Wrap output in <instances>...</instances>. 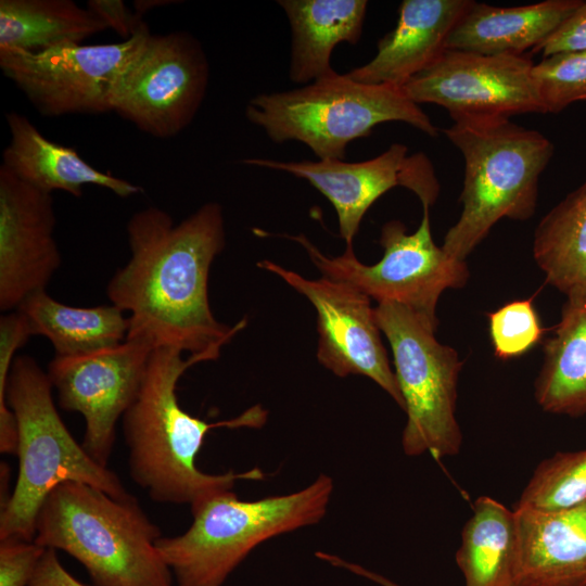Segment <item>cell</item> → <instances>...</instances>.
<instances>
[{
    "mask_svg": "<svg viewBox=\"0 0 586 586\" xmlns=\"http://www.w3.org/2000/svg\"><path fill=\"white\" fill-rule=\"evenodd\" d=\"M126 231L130 258L106 285L111 304L128 314L126 340L216 360L246 324L221 323L209 306V269L226 244L221 205L205 203L179 224L149 206L132 214Z\"/></svg>",
    "mask_w": 586,
    "mask_h": 586,
    "instance_id": "6da1fadb",
    "label": "cell"
},
{
    "mask_svg": "<svg viewBox=\"0 0 586 586\" xmlns=\"http://www.w3.org/2000/svg\"><path fill=\"white\" fill-rule=\"evenodd\" d=\"M215 360L200 354L183 358L171 348L153 349L140 391L122 418L132 481L158 504L190 505L232 491L238 481L264 480L259 468L209 474L196 466L206 434L216 428H262L268 412L255 405L232 419L207 422L182 409L177 384L192 366Z\"/></svg>",
    "mask_w": 586,
    "mask_h": 586,
    "instance_id": "7a4b0ae2",
    "label": "cell"
},
{
    "mask_svg": "<svg viewBox=\"0 0 586 586\" xmlns=\"http://www.w3.org/2000/svg\"><path fill=\"white\" fill-rule=\"evenodd\" d=\"M35 542L75 558L94 586H173L156 549L161 528L133 496L117 499L79 482L54 487L40 506Z\"/></svg>",
    "mask_w": 586,
    "mask_h": 586,
    "instance_id": "3957f363",
    "label": "cell"
},
{
    "mask_svg": "<svg viewBox=\"0 0 586 586\" xmlns=\"http://www.w3.org/2000/svg\"><path fill=\"white\" fill-rule=\"evenodd\" d=\"M461 152L462 212L442 245L466 260L501 218L526 220L536 209L538 182L553 153L542 132L508 118L459 119L443 130Z\"/></svg>",
    "mask_w": 586,
    "mask_h": 586,
    "instance_id": "277c9868",
    "label": "cell"
},
{
    "mask_svg": "<svg viewBox=\"0 0 586 586\" xmlns=\"http://www.w3.org/2000/svg\"><path fill=\"white\" fill-rule=\"evenodd\" d=\"M53 386L37 360L14 358L5 399L18 429V473L9 500L1 506L0 539H35V523L49 493L64 482H79L117 499L133 497L116 473L98 463L62 421Z\"/></svg>",
    "mask_w": 586,
    "mask_h": 586,
    "instance_id": "5b68a950",
    "label": "cell"
},
{
    "mask_svg": "<svg viewBox=\"0 0 586 586\" xmlns=\"http://www.w3.org/2000/svg\"><path fill=\"white\" fill-rule=\"evenodd\" d=\"M334 489L320 474L286 495L241 500L232 491L191 507L193 521L177 536H162L156 549L177 586H222L253 549L281 534L320 522Z\"/></svg>",
    "mask_w": 586,
    "mask_h": 586,
    "instance_id": "8992f818",
    "label": "cell"
},
{
    "mask_svg": "<svg viewBox=\"0 0 586 586\" xmlns=\"http://www.w3.org/2000/svg\"><path fill=\"white\" fill-rule=\"evenodd\" d=\"M245 117L275 143L298 141L318 160H344L347 145L386 122H403L430 137L437 128L402 88L333 74L300 88L259 93Z\"/></svg>",
    "mask_w": 586,
    "mask_h": 586,
    "instance_id": "52a82bcc",
    "label": "cell"
},
{
    "mask_svg": "<svg viewBox=\"0 0 586 586\" xmlns=\"http://www.w3.org/2000/svg\"><path fill=\"white\" fill-rule=\"evenodd\" d=\"M373 314L390 342L404 398V453L410 457L429 453L436 460L457 455L462 444L456 419L462 367L458 353L436 340V324L404 305L379 303Z\"/></svg>",
    "mask_w": 586,
    "mask_h": 586,
    "instance_id": "ba28073f",
    "label": "cell"
},
{
    "mask_svg": "<svg viewBox=\"0 0 586 586\" xmlns=\"http://www.w3.org/2000/svg\"><path fill=\"white\" fill-rule=\"evenodd\" d=\"M284 237L301 244L322 277L346 283L379 303H397L420 314L437 326L436 304L446 289L466 285L469 269L466 260L448 256L431 234L429 208L418 229L407 233L399 220H390L381 229L382 258L365 265L346 246L340 256H328L304 234Z\"/></svg>",
    "mask_w": 586,
    "mask_h": 586,
    "instance_id": "9c48e42d",
    "label": "cell"
},
{
    "mask_svg": "<svg viewBox=\"0 0 586 586\" xmlns=\"http://www.w3.org/2000/svg\"><path fill=\"white\" fill-rule=\"evenodd\" d=\"M150 35L148 28L115 43L3 50L0 68L46 117L112 112L117 84Z\"/></svg>",
    "mask_w": 586,
    "mask_h": 586,
    "instance_id": "30bf717a",
    "label": "cell"
},
{
    "mask_svg": "<svg viewBox=\"0 0 586 586\" xmlns=\"http://www.w3.org/2000/svg\"><path fill=\"white\" fill-rule=\"evenodd\" d=\"M208 80V60L193 35L151 34L117 84L112 112L149 136L168 139L192 123Z\"/></svg>",
    "mask_w": 586,
    "mask_h": 586,
    "instance_id": "8fae6325",
    "label": "cell"
},
{
    "mask_svg": "<svg viewBox=\"0 0 586 586\" xmlns=\"http://www.w3.org/2000/svg\"><path fill=\"white\" fill-rule=\"evenodd\" d=\"M522 55H487L447 49L402 90L416 104L444 107L453 120L508 118L543 113L531 71Z\"/></svg>",
    "mask_w": 586,
    "mask_h": 586,
    "instance_id": "7c38bea8",
    "label": "cell"
},
{
    "mask_svg": "<svg viewBox=\"0 0 586 586\" xmlns=\"http://www.w3.org/2000/svg\"><path fill=\"white\" fill-rule=\"evenodd\" d=\"M153 348L125 340L97 352L54 356L47 373L59 406L80 413L86 423L82 447L107 467L116 438V424L135 402Z\"/></svg>",
    "mask_w": 586,
    "mask_h": 586,
    "instance_id": "4fadbf2b",
    "label": "cell"
},
{
    "mask_svg": "<svg viewBox=\"0 0 586 586\" xmlns=\"http://www.w3.org/2000/svg\"><path fill=\"white\" fill-rule=\"evenodd\" d=\"M241 163L285 171L308 181L333 205L346 246H353L370 206L394 187L412 191L423 208L436 201L440 184L432 163L423 153L409 154L403 143H393L382 154L361 162L344 160L278 161L246 158Z\"/></svg>",
    "mask_w": 586,
    "mask_h": 586,
    "instance_id": "5bb4252c",
    "label": "cell"
},
{
    "mask_svg": "<svg viewBox=\"0 0 586 586\" xmlns=\"http://www.w3.org/2000/svg\"><path fill=\"white\" fill-rule=\"evenodd\" d=\"M257 266L283 279L315 307L317 359L324 368L340 378L360 374L371 379L404 409V398L367 295L329 278L306 279L270 260H262Z\"/></svg>",
    "mask_w": 586,
    "mask_h": 586,
    "instance_id": "9a60e30c",
    "label": "cell"
},
{
    "mask_svg": "<svg viewBox=\"0 0 586 586\" xmlns=\"http://www.w3.org/2000/svg\"><path fill=\"white\" fill-rule=\"evenodd\" d=\"M53 199L0 166V309L46 290L61 266Z\"/></svg>",
    "mask_w": 586,
    "mask_h": 586,
    "instance_id": "2e32d148",
    "label": "cell"
},
{
    "mask_svg": "<svg viewBox=\"0 0 586 586\" xmlns=\"http://www.w3.org/2000/svg\"><path fill=\"white\" fill-rule=\"evenodd\" d=\"M473 2L404 0L395 28L378 41L375 55L347 76L362 84L403 88L443 55L451 31Z\"/></svg>",
    "mask_w": 586,
    "mask_h": 586,
    "instance_id": "e0dca14e",
    "label": "cell"
},
{
    "mask_svg": "<svg viewBox=\"0 0 586 586\" xmlns=\"http://www.w3.org/2000/svg\"><path fill=\"white\" fill-rule=\"evenodd\" d=\"M513 511V586H586V500L559 510Z\"/></svg>",
    "mask_w": 586,
    "mask_h": 586,
    "instance_id": "ac0fdd59",
    "label": "cell"
},
{
    "mask_svg": "<svg viewBox=\"0 0 586 586\" xmlns=\"http://www.w3.org/2000/svg\"><path fill=\"white\" fill-rule=\"evenodd\" d=\"M5 119L10 140L1 165L23 182L46 193L63 191L75 198H80L88 184L123 199L142 192L140 186L91 166L75 149L46 138L25 115L11 111Z\"/></svg>",
    "mask_w": 586,
    "mask_h": 586,
    "instance_id": "d6986e66",
    "label": "cell"
},
{
    "mask_svg": "<svg viewBox=\"0 0 586 586\" xmlns=\"http://www.w3.org/2000/svg\"><path fill=\"white\" fill-rule=\"evenodd\" d=\"M581 3V0H546L506 8L473 2L451 31L447 49L522 55L544 42Z\"/></svg>",
    "mask_w": 586,
    "mask_h": 586,
    "instance_id": "ffe728a7",
    "label": "cell"
},
{
    "mask_svg": "<svg viewBox=\"0 0 586 586\" xmlns=\"http://www.w3.org/2000/svg\"><path fill=\"white\" fill-rule=\"evenodd\" d=\"M291 28L289 77L308 85L335 71L331 55L341 42L356 44L362 34L366 0H279Z\"/></svg>",
    "mask_w": 586,
    "mask_h": 586,
    "instance_id": "44dd1931",
    "label": "cell"
},
{
    "mask_svg": "<svg viewBox=\"0 0 586 586\" xmlns=\"http://www.w3.org/2000/svg\"><path fill=\"white\" fill-rule=\"evenodd\" d=\"M534 396L544 411L586 416V295L566 297L555 334L544 343Z\"/></svg>",
    "mask_w": 586,
    "mask_h": 586,
    "instance_id": "7402d4cb",
    "label": "cell"
},
{
    "mask_svg": "<svg viewBox=\"0 0 586 586\" xmlns=\"http://www.w3.org/2000/svg\"><path fill=\"white\" fill-rule=\"evenodd\" d=\"M33 335L47 337L56 356L97 352L124 342L128 318L115 305L76 307L60 303L46 290L29 295L17 308Z\"/></svg>",
    "mask_w": 586,
    "mask_h": 586,
    "instance_id": "603a6c76",
    "label": "cell"
},
{
    "mask_svg": "<svg viewBox=\"0 0 586 586\" xmlns=\"http://www.w3.org/2000/svg\"><path fill=\"white\" fill-rule=\"evenodd\" d=\"M109 29L72 0H1L0 51L39 52L65 43H82Z\"/></svg>",
    "mask_w": 586,
    "mask_h": 586,
    "instance_id": "cb8c5ba5",
    "label": "cell"
},
{
    "mask_svg": "<svg viewBox=\"0 0 586 586\" xmlns=\"http://www.w3.org/2000/svg\"><path fill=\"white\" fill-rule=\"evenodd\" d=\"M533 256L548 284L566 297L586 295V181L540 219Z\"/></svg>",
    "mask_w": 586,
    "mask_h": 586,
    "instance_id": "d4e9b609",
    "label": "cell"
},
{
    "mask_svg": "<svg viewBox=\"0 0 586 586\" xmlns=\"http://www.w3.org/2000/svg\"><path fill=\"white\" fill-rule=\"evenodd\" d=\"M515 551L514 511L492 497H479L456 552L464 586H513Z\"/></svg>",
    "mask_w": 586,
    "mask_h": 586,
    "instance_id": "484cf974",
    "label": "cell"
},
{
    "mask_svg": "<svg viewBox=\"0 0 586 586\" xmlns=\"http://www.w3.org/2000/svg\"><path fill=\"white\" fill-rule=\"evenodd\" d=\"M586 500V449L558 451L534 470L513 509L559 510Z\"/></svg>",
    "mask_w": 586,
    "mask_h": 586,
    "instance_id": "4316f807",
    "label": "cell"
},
{
    "mask_svg": "<svg viewBox=\"0 0 586 586\" xmlns=\"http://www.w3.org/2000/svg\"><path fill=\"white\" fill-rule=\"evenodd\" d=\"M531 76L544 114L586 101V50L545 56L533 65Z\"/></svg>",
    "mask_w": 586,
    "mask_h": 586,
    "instance_id": "83f0119b",
    "label": "cell"
},
{
    "mask_svg": "<svg viewBox=\"0 0 586 586\" xmlns=\"http://www.w3.org/2000/svg\"><path fill=\"white\" fill-rule=\"evenodd\" d=\"M488 330L495 356L500 359L525 354L545 332L532 300H517L488 314Z\"/></svg>",
    "mask_w": 586,
    "mask_h": 586,
    "instance_id": "f1b7e54d",
    "label": "cell"
},
{
    "mask_svg": "<svg viewBox=\"0 0 586 586\" xmlns=\"http://www.w3.org/2000/svg\"><path fill=\"white\" fill-rule=\"evenodd\" d=\"M46 550L35 540L0 539V586H28Z\"/></svg>",
    "mask_w": 586,
    "mask_h": 586,
    "instance_id": "f546056e",
    "label": "cell"
},
{
    "mask_svg": "<svg viewBox=\"0 0 586 586\" xmlns=\"http://www.w3.org/2000/svg\"><path fill=\"white\" fill-rule=\"evenodd\" d=\"M33 336L26 317L20 310L5 313L0 318V411L7 410L8 377L15 353Z\"/></svg>",
    "mask_w": 586,
    "mask_h": 586,
    "instance_id": "4dcf8cb0",
    "label": "cell"
},
{
    "mask_svg": "<svg viewBox=\"0 0 586 586\" xmlns=\"http://www.w3.org/2000/svg\"><path fill=\"white\" fill-rule=\"evenodd\" d=\"M586 50V1L538 47L533 53L540 52L543 58L568 51Z\"/></svg>",
    "mask_w": 586,
    "mask_h": 586,
    "instance_id": "1f68e13d",
    "label": "cell"
},
{
    "mask_svg": "<svg viewBox=\"0 0 586 586\" xmlns=\"http://www.w3.org/2000/svg\"><path fill=\"white\" fill-rule=\"evenodd\" d=\"M86 7L124 40L149 28L143 16L129 10L122 0H89Z\"/></svg>",
    "mask_w": 586,
    "mask_h": 586,
    "instance_id": "d6a6232c",
    "label": "cell"
},
{
    "mask_svg": "<svg viewBox=\"0 0 586 586\" xmlns=\"http://www.w3.org/2000/svg\"><path fill=\"white\" fill-rule=\"evenodd\" d=\"M28 586H87L61 564L54 549L48 548L40 559Z\"/></svg>",
    "mask_w": 586,
    "mask_h": 586,
    "instance_id": "836d02e7",
    "label": "cell"
},
{
    "mask_svg": "<svg viewBox=\"0 0 586 586\" xmlns=\"http://www.w3.org/2000/svg\"><path fill=\"white\" fill-rule=\"evenodd\" d=\"M170 3H177V1L170 0H136L135 1V12L140 15H144L146 12L151 11L154 8L168 5Z\"/></svg>",
    "mask_w": 586,
    "mask_h": 586,
    "instance_id": "e575fe53",
    "label": "cell"
},
{
    "mask_svg": "<svg viewBox=\"0 0 586 586\" xmlns=\"http://www.w3.org/2000/svg\"><path fill=\"white\" fill-rule=\"evenodd\" d=\"M358 575L362 576V577H365L367 579H370V581H372V582H374V583H377V584H379L381 586H400V585L392 582L391 579H388V578H386V577H384V576H382L380 574H377V573H374L372 571H369V570H367V569H365L362 566L359 568Z\"/></svg>",
    "mask_w": 586,
    "mask_h": 586,
    "instance_id": "d590c367",
    "label": "cell"
}]
</instances>
